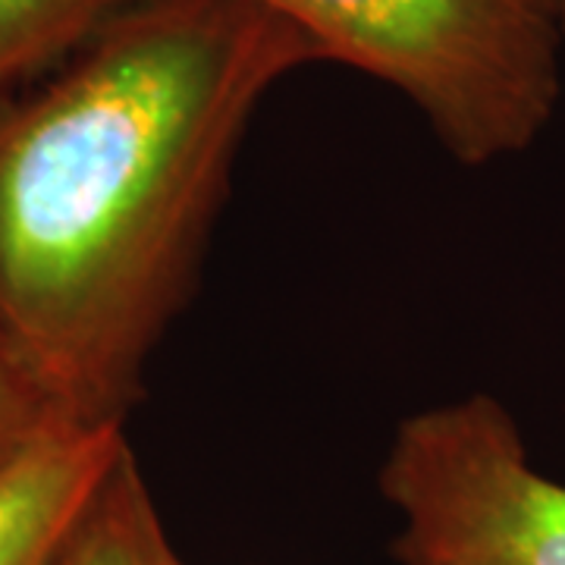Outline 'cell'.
<instances>
[{"mask_svg": "<svg viewBox=\"0 0 565 565\" xmlns=\"http://www.w3.org/2000/svg\"><path fill=\"white\" fill-rule=\"evenodd\" d=\"M318 61L258 0H139L0 107V337L66 418L126 422L248 122Z\"/></svg>", "mask_w": 565, "mask_h": 565, "instance_id": "obj_1", "label": "cell"}, {"mask_svg": "<svg viewBox=\"0 0 565 565\" xmlns=\"http://www.w3.org/2000/svg\"><path fill=\"white\" fill-rule=\"evenodd\" d=\"M66 418L0 337V462ZM98 424V422H95Z\"/></svg>", "mask_w": 565, "mask_h": 565, "instance_id": "obj_7", "label": "cell"}, {"mask_svg": "<svg viewBox=\"0 0 565 565\" xmlns=\"http://www.w3.org/2000/svg\"><path fill=\"white\" fill-rule=\"evenodd\" d=\"M321 61L349 63L418 107L456 161L519 154L559 104V41L546 0H258Z\"/></svg>", "mask_w": 565, "mask_h": 565, "instance_id": "obj_2", "label": "cell"}, {"mask_svg": "<svg viewBox=\"0 0 565 565\" xmlns=\"http://www.w3.org/2000/svg\"><path fill=\"white\" fill-rule=\"evenodd\" d=\"M405 565H565V484L541 475L512 415L465 396L405 418L381 465Z\"/></svg>", "mask_w": 565, "mask_h": 565, "instance_id": "obj_3", "label": "cell"}, {"mask_svg": "<svg viewBox=\"0 0 565 565\" xmlns=\"http://www.w3.org/2000/svg\"><path fill=\"white\" fill-rule=\"evenodd\" d=\"M139 0H0V107Z\"/></svg>", "mask_w": 565, "mask_h": 565, "instance_id": "obj_6", "label": "cell"}, {"mask_svg": "<svg viewBox=\"0 0 565 565\" xmlns=\"http://www.w3.org/2000/svg\"><path fill=\"white\" fill-rule=\"evenodd\" d=\"M546 7H550V13L556 17V22H559V29H563L565 35V0H546Z\"/></svg>", "mask_w": 565, "mask_h": 565, "instance_id": "obj_8", "label": "cell"}, {"mask_svg": "<svg viewBox=\"0 0 565 565\" xmlns=\"http://www.w3.org/2000/svg\"><path fill=\"white\" fill-rule=\"evenodd\" d=\"M129 446L120 422H61L0 462V565H54Z\"/></svg>", "mask_w": 565, "mask_h": 565, "instance_id": "obj_4", "label": "cell"}, {"mask_svg": "<svg viewBox=\"0 0 565 565\" xmlns=\"http://www.w3.org/2000/svg\"><path fill=\"white\" fill-rule=\"evenodd\" d=\"M173 565H185V563H182V559H180V556H177V559H173Z\"/></svg>", "mask_w": 565, "mask_h": 565, "instance_id": "obj_9", "label": "cell"}, {"mask_svg": "<svg viewBox=\"0 0 565 565\" xmlns=\"http://www.w3.org/2000/svg\"><path fill=\"white\" fill-rule=\"evenodd\" d=\"M173 559L151 490L132 446H126L54 565H173Z\"/></svg>", "mask_w": 565, "mask_h": 565, "instance_id": "obj_5", "label": "cell"}]
</instances>
